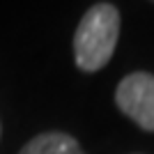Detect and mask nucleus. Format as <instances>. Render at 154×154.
<instances>
[{
  "label": "nucleus",
  "instance_id": "7ed1b4c3",
  "mask_svg": "<svg viewBox=\"0 0 154 154\" xmlns=\"http://www.w3.org/2000/svg\"><path fill=\"white\" fill-rule=\"evenodd\" d=\"M19 154H85L74 136L64 131H44L28 140Z\"/></svg>",
  "mask_w": 154,
  "mask_h": 154
},
{
  "label": "nucleus",
  "instance_id": "f03ea898",
  "mask_svg": "<svg viewBox=\"0 0 154 154\" xmlns=\"http://www.w3.org/2000/svg\"><path fill=\"white\" fill-rule=\"evenodd\" d=\"M115 103L143 131L154 134V74L134 71L117 83Z\"/></svg>",
  "mask_w": 154,
  "mask_h": 154
},
{
  "label": "nucleus",
  "instance_id": "f257e3e1",
  "mask_svg": "<svg viewBox=\"0 0 154 154\" xmlns=\"http://www.w3.org/2000/svg\"><path fill=\"white\" fill-rule=\"evenodd\" d=\"M120 39V9L110 2H97L74 32V60L85 74H94L110 62Z\"/></svg>",
  "mask_w": 154,
  "mask_h": 154
}]
</instances>
